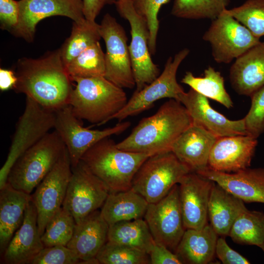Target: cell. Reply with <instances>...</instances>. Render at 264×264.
<instances>
[{
    "instance_id": "cell-11",
    "label": "cell",
    "mask_w": 264,
    "mask_h": 264,
    "mask_svg": "<svg viewBox=\"0 0 264 264\" xmlns=\"http://www.w3.org/2000/svg\"><path fill=\"white\" fill-rule=\"evenodd\" d=\"M129 121L119 122L102 130L84 127L80 119L67 105L55 111L54 128L63 141L69 154L71 168L75 167L85 153L101 139L120 134L131 126Z\"/></svg>"
},
{
    "instance_id": "cell-17",
    "label": "cell",
    "mask_w": 264,
    "mask_h": 264,
    "mask_svg": "<svg viewBox=\"0 0 264 264\" xmlns=\"http://www.w3.org/2000/svg\"><path fill=\"white\" fill-rule=\"evenodd\" d=\"M214 183L195 172L180 180L179 196L185 229H201L208 224V204Z\"/></svg>"
},
{
    "instance_id": "cell-21",
    "label": "cell",
    "mask_w": 264,
    "mask_h": 264,
    "mask_svg": "<svg viewBox=\"0 0 264 264\" xmlns=\"http://www.w3.org/2000/svg\"><path fill=\"white\" fill-rule=\"evenodd\" d=\"M44 248L38 228L37 210L31 199L22 224L2 254L3 262L7 264H30Z\"/></svg>"
},
{
    "instance_id": "cell-9",
    "label": "cell",
    "mask_w": 264,
    "mask_h": 264,
    "mask_svg": "<svg viewBox=\"0 0 264 264\" xmlns=\"http://www.w3.org/2000/svg\"><path fill=\"white\" fill-rule=\"evenodd\" d=\"M189 52V49L185 48L176 53L173 58L170 57L162 72L142 89L135 90L124 108L114 115L110 120L116 119L120 122L129 116L147 110L161 99L168 98L178 101L179 95L184 90L177 82L176 73Z\"/></svg>"
},
{
    "instance_id": "cell-15",
    "label": "cell",
    "mask_w": 264,
    "mask_h": 264,
    "mask_svg": "<svg viewBox=\"0 0 264 264\" xmlns=\"http://www.w3.org/2000/svg\"><path fill=\"white\" fill-rule=\"evenodd\" d=\"M71 174L70 159L66 148L58 161L31 196L37 210V225L41 236L48 222L63 206Z\"/></svg>"
},
{
    "instance_id": "cell-43",
    "label": "cell",
    "mask_w": 264,
    "mask_h": 264,
    "mask_svg": "<svg viewBox=\"0 0 264 264\" xmlns=\"http://www.w3.org/2000/svg\"><path fill=\"white\" fill-rule=\"evenodd\" d=\"M151 264H182L178 256L166 247L155 243L149 253Z\"/></svg>"
},
{
    "instance_id": "cell-7",
    "label": "cell",
    "mask_w": 264,
    "mask_h": 264,
    "mask_svg": "<svg viewBox=\"0 0 264 264\" xmlns=\"http://www.w3.org/2000/svg\"><path fill=\"white\" fill-rule=\"evenodd\" d=\"M55 111L45 109L26 97L6 161L0 170V189L6 184L9 173L18 158L54 128Z\"/></svg>"
},
{
    "instance_id": "cell-12",
    "label": "cell",
    "mask_w": 264,
    "mask_h": 264,
    "mask_svg": "<svg viewBox=\"0 0 264 264\" xmlns=\"http://www.w3.org/2000/svg\"><path fill=\"white\" fill-rule=\"evenodd\" d=\"M71 169L62 207L69 212L77 223L101 208L110 191L82 161Z\"/></svg>"
},
{
    "instance_id": "cell-22",
    "label": "cell",
    "mask_w": 264,
    "mask_h": 264,
    "mask_svg": "<svg viewBox=\"0 0 264 264\" xmlns=\"http://www.w3.org/2000/svg\"><path fill=\"white\" fill-rule=\"evenodd\" d=\"M109 225L98 210L76 223L67 246L81 260V264H99L96 257L107 242Z\"/></svg>"
},
{
    "instance_id": "cell-3",
    "label": "cell",
    "mask_w": 264,
    "mask_h": 264,
    "mask_svg": "<svg viewBox=\"0 0 264 264\" xmlns=\"http://www.w3.org/2000/svg\"><path fill=\"white\" fill-rule=\"evenodd\" d=\"M68 105L75 116L98 125L105 124L122 110L128 100L121 88L104 76L76 78Z\"/></svg>"
},
{
    "instance_id": "cell-32",
    "label": "cell",
    "mask_w": 264,
    "mask_h": 264,
    "mask_svg": "<svg viewBox=\"0 0 264 264\" xmlns=\"http://www.w3.org/2000/svg\"><path fill=\"white\" fill-rule=\"evenodd\" d=\"M229 236L236 243L261 248L264 243V213L244 210L233 223Z\"/></svg>"
},
{
    "instance_id": "cell-8",
    "label": "cell",
    "mask_w": 264,
    "mask_h": 264,
    "mask_svg": "<svg viewBox=\"0 0 264 264\" xmlns=\"http://www.w3.org/2000/svg\"><path fill=\"white\" fill-rule=\"evenodd\" d=\"M202 39L209 43L218 63L229 64L260 42L243 25L224 11L212 20Z\"/></svg>"
},
{
    "instance_id": "cell-25",
    "label": "cell",
    "mask_w": 264,
    "mask_h": 264,
    "mask_svg": "<svg viewBox=\"0 0 264 264\" xmlns=\"http://www.w3.org/2000/svg\"><path fill=\"white\" fill-rule=\"evenodd\" d=\"M32 196L6 185L0 192V250L2 254L24 219Z\"/></svg>"
},
{
    "instance_id": "cell-2",
    "label": "cell",
    "mask_w": 264,
    "mask_h": 264,
    "mask_svg": "<svg viewBox=\"0 0 264 264\" xmlns=\"http://www.w3.org/2000/svg\"><path fill=\"white\" fill-rule=\"evenodd\" d=\"M193 124L185 107L170 99L154 115L142 118L117 147L122 150L151 155L171 151L179 135Z\"/></svg>"
},
{
    "instance_id": "cell-23",
    "label": "cell",
    "mask_w": 264,
    "mask_h": 264,
    "mask_svg": "<svg viewBox=\"0 0 264 264\" xmlns=\"http://www.w3.org/2000/svg\"><path fill=\"white\" fill-rule=\"evenodd\" d=\"M217 137L203 128L192 124L173 144L171 151L193 172L208 168L211 150Z\"/></svg>"
},
{
    "instance_id": "cell-31",
    "label": "cell",
    "mask_w": 264,
    "mask_h": 264,
    "mask_svg": "<svg viewBox=\"0 0 264 264\" xmlns=\"http://www.w3.org/2000/svg\"><path fill=\"white\" fill-rule=\"evenodd\" d=\"M181 82L204 96L212 99L227 109L233 107L232 100L224 87V80L220 72L209 66L204 70L203 77H196L187 71Z\"/></svg>"
},
{
    "instance_id": "cell-14",
    "label": "cell",
    "mask_w": 264,
    "mask_h": 264,
    "mask_svg": "<svg viewBox=\"0 0 264 264\" xmlns=\"http://www.w3.org/2000/svg\"><path fill=\"white\" fill-rule=\"evenodd\" d=\"M155 242L175 253L185 228L176 184L163 198L149 203L144 217Z\"/></svg>"
},
{
    "instance_id": "cell-40",
    "label": "cell",
    "mask_w": 264,
    "mask_h": 264,
    "mask_svg": "<svg viewBox=\"0 0 264 264\" xmlns=\"http://www.w3.org/2000/svg\"><path fill=\"white\" fill-rule=\"evenodd\" d=\"M81 260L67 246L44 247L33 259L30 264H75Z\"/></svg>"
},
{
    "instance_id": "cell-33",
    "label": "cell",
    "mask_w": 264,
    "mask_h": 264,
    "mask_svg": "<svg viewBox=\"0 0 264 264\" xmlns=\"http://www.w3.org/2000/svg\"><path fill=\"white\" fill-rule=\"evenodd\" d=\"M65 67L72 81L76 78L105 77V53L99 42L85 49Z\"/></svg>"
},
{
    "instance_id": "cell-45",
    "label": "cell",
    "mask_w": 264,
    "mask_h": 264,
    "mask_svg": "<svg viewBox=\"0 0 264 264\" xmlns=\"http://www.w3.org/2000/svg\"><path fill=\"white\" fill-rule=\"evenodd\" d=\"M17 81L16 73L8 69H0V89L5 91L14 88Z\"/></svg>"
},
{
    "instance_id": "cell-6",
    "label": "cell",
    "mask_w": 264,
    "mask_h": 264,
    "mask_svg": "<svg viewBox=\"0 0 264 264\" xmlns=\"http://www.w3.org/2000/svg\"><path fill=\"white\" fill-rule=\"evenodd\" d=\"M191 172L189 167L172 151L156 154L149 157L140 167L133 177L131 189L149 203H155Z\"/></svg>"
},
{
    "instance_id": "cell-4",
    "label": "cell",
    "mask_w": 264,
    "mask_h": 264,
    "mask_svg": "<svg viewBox=\"0 0 264 264\" xmlns=\"http://www.w3.org/2000/svg\"><path fill=\"white\" fill-rule=\"evenodd\" d=\"M150 156L121 150L107 137L90 148L81 160L106 184L110 193H116L131 188L135 174Z\"/></svg>"
},
{
    "instance_id": "cell-10",
    "label": "cell",
    "mask_w": 264,
    "mask_h": 264,
    "mask_svg": "<svg viewBox=\"0 0 264 264\" xmlns=\"http://www.w3.org/2000/svg\"><path fill=\"white\" fill-rule=\"evenodd\" d=\"M114 4L119 15L130 25L131 41L129 49L136 91L144 88L159 75L149 49V31L144 19L135 11L132 0H122Z\"/></svg>"
},
{
    "instance_id": "cell-46",
    "label": "cell",
    "mask_w": 264,
    "mask_h": 264,
    "mask_svg": "<svg viewBox=\"0 0 264 264\" xmlns=\"http://www.w3.org/2000/svg\"><path fill=\"white\" fill-rule=\"evenodd\" d=\"M119 0H110L109 4H113V3L114 4L116 2Z\"/></svg>"
},
{
    "instance_id": "cell-26",
    "label": "cell",
    "mask_w": 264,
    "mask_h": 264,
    "mask_svg": "<svg viewBox=\"0 0 264 264\" xmlns=\"http://www.w3.org/2000/svg\"><path fill=\"white\" fill-rule=\"evenodd\" d=\"M218 237L210 224L201 229H187L175 253L182 264H208L216 254Z\"/></svg>"
},
{
    "instance_id": "cell-28",
    "label": "cell",
    "mask_w": 264,
    "mask_h": 264,
    "mask_svg": "<svg viewBox=\"0 0 264 264\" xmlns=\"http://www.w3.org/2000/svg\"><path fill=\"white\" fill-rule=\"evenodd\" d=\"M149 203L132 189L110 193L100 211L109 225L116 222L143 219Z\"/></svg>"
},
{
    "instance_id": "cell-41",
    "label": "cell",
    "mask_w": 264,
    "mask_h": 264,
    "mask_svg": "<svg viewBox=\"0 0 264 264\" xmlns=\"http://www.w3.org/2000/svg\"><path fill=\"white\" fill-rule=\"evenodd\" d=\"M19 16L18 1L0 0L1 28L12 30L17 25Z\"/></svg>"
},
{
    "instance_id": "cell-1",
    "label": "cell",
    "mask_w": 264,
    "mask_h": 264,
    "mask_svg": "<svg viewBox=\"0 0 264 264\" xmlns=\"http://www.w3.org/2000/svg\"><path fill=\"white\" fill-rule=\"evenodd\" d=\"M13 88L44 108L54 111L67 105L72 90L71 80L59 49L37 59L19 60Z\"/></svg>"
},
{
    "instance_id": "cell-20",
    "label": "cell",
    "mask_w": 264,
    "mask_h": 264,
    "mask_svg": "<svg viewBox=\"0 0 264 264\" xmlns=\"http://www.w3.org/2000/svg\"><path fill=\"white\" fill-rule=\"evenodd\" d=\"M197 173L215 182L244 202L264 203V168L225 173L209 168Z\"/></svg>"
},
{
    "instance_id": "cell-34",
    "label": "cell",
    "mask_w": 264,
    "mask_h": 264,
    "mask_svg": "<svg viewBox=\"0 0 264 264\" xmlns=\"http://www.w3.org/2000/svg\"><path fill=\"white\" fill-rule=\"evenodd\" d=\"M230 0H174L171 14L179 18L213 20L227 9Z\"/></svg>"
},
{
    "instance_id": "cell-24",
    "label": "cell",
    "mask_w": 264,
    "mask_h": 264,
    "mask_svg": "<svg viewBox=\"0 0 264 264\" xmlns=\"http://www.w3.org/2000/svg\"><path fill=\"white\" fill-rule=\"evenodd\" d=\"M229 80L238 94L250 97L264 86V42L235 60L230 68Z\"/></svg>"
},
{
    "instance_id": "cell-37",
    "label": "cell",
    "mask_w": 264,
    "mask_h": 264,
    "mask_svg": "<svg viewBox=\"0 0 264 264\" xmlns=\"http://www.w3.org/2000/svg\"><path fill=\"white\" fill-rule=\"evenodd\" d=\"M224 11L255 37L260 38L264 36V0H247L241 5Z\"/></svg>"
},
{
    "instance_id": "cell-27",
    "label": "cell",
    "mask_w": 264,
    "mask_h": 264,
    "mask_svg": "<svg viewBox=\"0 0 264 264\" xmlns=\"http://www.w3.org/2000/svg\"><path fill=\"white\" fill-rule=\"evenodd\" d=\"M244 202L214 182L208 204L210 225L220 236H229L238 217L247 208Z\"/></svg>"
},
{
    "instance_id": "cell-29",
    "label": "cell",
    "mask_w": 264,
    "mask_h": 264,
    "mask_svg": "<svg viewBox=\"0 0 264 264\" xmlns=\"http://www.w3.org/2000/svg\"><path fill=\"white\" fill-rule=\"evenodd\" d=\"M107 241L134 247L148 254L156 243L143 219L109 225Z\"/></svg>"
},
{
    "instance_id": "cell-42",
    "label": "cell",
    "mask_w": 264,
    "mask_h": 264,
    "mask_svg": "<svg viewBox=\"0 0 264 264\" xmlns=\"http://www.w3.org/2000/svg\"><path fill=\"white\" fill-rule=\"evenodd\" d=\"M215 254L223 264H250L245 257L232 249L222 237L218 238Z\"/></svg>"
},
{
    "instance_id": "cell-19",
    "label": "cell",
    "mask_w": 264,
    "mask_h": 264,
    "mask_svg": "<svg viewBox=\"0 0 264 264\" xmlns=\"http://www.w3.org/2000/svg\"><path fill=\"white\" fill-rule=\"evenodd\" d=\"M257 145V138L249 135L218 137L210 153L208 168L231 173L248 168Z\"/></svg>"
},
{
    "instance_id": "cell-38",
    "label": "cell",
    "mask_w": 264,
    "mask_h": 264,
    "mask_svg": "<svg viewBox=\"0 0 264 264\" xmlns=\"http://www.w3.org/2000/svg\"><path fill=\"white\" fill-rule=\"evenodd\" d=\"M169 0H132L135 11L147 23L149 31V49L152 55L156 52L157 36L159 28L158 14L161 6Z\"/></svg>"
},
{
    "instance_id": "cell-13",
    "label": "cell",
    "mask_w": 264,
    "mask_h": 264,
    "mask_svg": "<svg viewBox=\"0 0 264 264\" xmlns=\"http://www.w3.org/2000/svg\"><path fill=\"white\" fill-rule=\"evenodd\" d=\"M100 29L106 47L105 77L121 88H133L135 83L124 29L115 18L107 13Z\"/></svg>"
},
{
    "instance_id": "cell-5",
    "label": "cell",
    "mask_w": 264,
    "mask_h": 264,
    "mask_svg": "<svg viewBox=\"0 0 264 264\" xmlns=\"http://www.w3.org/2000/svg\"><path fill=\"white\" fill-rule=\"evenodd\" d=\"M66 148L55 130L48 132L18 158L9 173L7 183L30 194L53 168Z\"/></svg>"
},
{
    "instance_id": "cell-39",
    "label": "cell",
    "mask_w": 264,
    "mask_h": 264,
    "mask_svg": "<svg viewBox=\"0 0 264 264\" xmlns=\"http://www.w3.org/2000/svg\"><path fill=\"white\" fill-rule=\"evenodd\" d=\"M250 97L251 107L243 119L247 135L258 138L264 133V86Z\"/></svg>"
},
{
    "instance_id": "cell-18",
    "label": "cell",
    "mask_w": 264,
    "mask_h": 264,
    "mask_svg": "<svg viewBox=\"0 0 264 264\" xmlns=\"http://www.w3.org/2000/svg\"><path fill=\"white\" fill-rule=\"evenodd\" d=\"M179 101L186 109L193 122L217 137L247 135L243 118L231 120L210 105L208 98L190 88L181 93Z\"/></svg>"
},
{
    "instance_id": "cell-36",
    "label": "cell",
    "mask_w": 264,
    "mask_h": 264,
    "mask_svg": "<svg viewBox=\"0 0 264 264\" xmlns=\"http://www.w3.org/2000/svg\"><path fill=\"white\" fill-rule=\"evenodd\" d=\"M100 264H149V255L145 252L125 245L107 241L96 257Z\"/></svg>"
},
{
    "instance_id": "cell-16",
    "label": "cell",
    "mask_w": 264,
    "mask_h": 264,
    "mask_svg": "<svg viewBox=\"0 0 264 264\" xmlns=\"http://www.w3.org/2000/svg\"><path fill=\"white\" fill-rule=\"evenodd\" d=\"M18 3V22L12 33L28 42L33 41L36 25L44 18L62 16L77 22L85 19L82 0H20Z\"/></svg>"
},
{
    "instance_id": "cell-44",
    "label": "cell",
    "mask_w": 264,
    "mask_h": 264,
    "mask_svg": "<svg viewBox=\"0 0 264 264\" xmlns=\"http://www.w3.org/2000/svg\"><path fill=\"white\" fill-rule=\"evenodd\" d=\"M83 14L86 19L95 21L103 7L109 4L110 0H82Z\"/></svg>"
},
{
    "instance_id": "cell-35",
    "label": "cell",
    "mask_w": 264,
    "mask_h": 264,
    "mask_svg": "<svg viewBox=\"0 0 264 264\" xmlns=\"http://www.w3.org/2000/svg\"><path fill=\"white\" fill-rule=\"evenodd\" d=\"M75 224L72 215L62 207L48 222L41 236L44 247L66 246L71 239Z\"/></svg>"
},
{
    "instance_id": "cell-30",
    "label": "cell",
    "mask_w": 264,
    "mask_h": 264,
    "mask_svg": "<svg viewBox=\"0 0 264 264\" xmlns=\"http://www.w3.org/2000/svg\"><path fill=\"white\" fill-rule=\"evenodd\" d=\"M101 38L100 24L95 21L85 19L81 22H74L70 36L59 49L65 66Z\"/></svg>"
},
{
    "instance_id": "cell-47",
    "label": "cell",
    "mask_w": 264,
    "mask_h": 264,
    "mask_svg": "<svg viewBox=\"0 0 264 264\" xmlns=\"http://www.w3.org/2000/svg\"><path fill=\"white\" fill-rule=\"evenodd\" d=\"M261 248L264 252V244H263V245L262 246V247Z\"/></svg>"
}]
</instances>
